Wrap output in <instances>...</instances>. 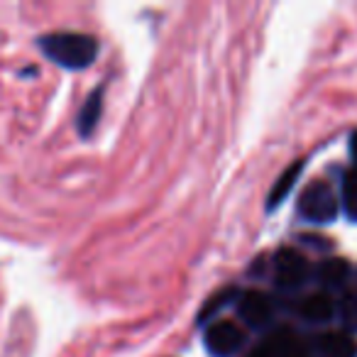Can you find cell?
<instances>
[{
	"mask_svg": "<svg viewBox=\"0 0 357 357\" xmlns=\"http://www.w3.org/2000/svg\"><path fill=\"white\" fill-rule=\"evenodd\" d=\"M40 47L54 64L64 69H86L98 54V42L79 32H54L40 40Z\"/></svg>",
	"mask_w": 357,
	"mask_h": 357,
	"instance_id": "cell-1",
	"label": "cell"
},
{
	"mask_svg": "<svg viewBox=\"0 0 357 357\" xmlns=\"http://www.w3.org/2000/svg\"><path fill=\"white\" fill-rule=\"evenodd\" d=\"M298 213L308 223H333L337 215V196L331 189L328 181H311L306 189L301 191V199H298Z\"/></svg>",
	"mask_w": 357,
	"mask_h": 357,
	"instance_id": "cell-2",
	"label": "cell"
},
{
	"mask_svg": "<svg viewBox=\"0 0 357 357\" xmlns=\"http://www.w3.org/2000/svg\"><path fill=\"white\" fill-rule=\"evenodd\" d=\"M311 267H308L306 257L296 250H279L274 257V282L282 289H298L301 284H306Z\"/></svg>",
	"mask_w": 357,
	"mask_h": 357,
	"instance_id": "cell-3",
	"label": "cell"
},
{
	"mask_svg": "<svg viewBox=\"0 0 357 357\" xmlns=\"http://www.w3.org/2000/svg\"><path fill=\"white\" fill-rule=\"evenodd\" d=\"M206 347L213 357H233L243 350L245 333L233 321H215L206 331Z\"/></svg>",
	"mask_w": 357,
	"mask_h": 357,
	"instance_id": "cell-4",
	"label": "cell"
},
{
	"mask_svg": "<svg viewBox=\"0 0 357 357\" xmlns=\"http://www.w3.org/2000/svg\"><path fill=\"white\" fill-rule=\"evenodd\" d=\"M250 357H306V347H303L301 337L289 328L272 333L267 340H262Z\"/></svg>",
	"mask_w": 357,
	"mask_h": 357,
	"instance_id": "cell-5",
	"label": "cell"
},
{
	"mask_svg": "<svg viewBox=\"0 0 357 357\" xmlns=\"http://www.w3.org/2000/svg\"><path fill=\"white\" fill-rule=\"evenodd\" d=\"M238 313L250 328H264L269 326L274 316V303L269 301L267 294L262 291H248L240 296Z\"/></svg>",
	"mask_w": 357,
	"mask_h": 357,
	"instance_id": "cell-6",
	"label": "cell"
},
{
	"mask_svg": "<svg viewBox=\"0 0 357 357\" xmlns=\"http://www.w3.org/2000/svg\"><path fill=\"white\" fill-rule=\"evenodd\" d=\"M316 352L321 357H355L357 355V342L352 340L350 333L345 331H328L321 333L313 342Z\"/></svg>",
	"mask_w": 357,
	"mask_h": 357,
	"instance_id": "cell-7",
	"label": "cell"
},
{
	"mask_svg": "<svg viewBox=\"0 0 357 357\" xmlns=\"http://www.w3.org/2000/svg\"><path fill=\"white\" fill-rule=\"evenodd\" d=\"M298 313L308 323H328L335 316V303H333V298L328 294H311V296H306L301 301Z\"/></svg>",
	"mask_w": 357,
	"mask_h": 357,
	"instance_id": "cell-8",
	"label": "cell"
},
{
	"mask_svg": "<svg viewBox=\"0 0 357 357\" xmlns=\"http://www.w3.org/2000/svg\"><path fill=\"white\" fill-rule=\"evenodd\" d=\"M347 274H350V264L340 257H328L318 264L316 279L326 289H340L347 282Z\"/></svg>",
	"mask_w": 357,
	"mask_h": 357,
	"instance_id": "cell-9",
	"label": "cell"
},
{
	"mask_svg": "<svg viewBox=\"0 0 357 357\" xmlns=\"http://www.w3.org/2000/svg\"><path fill=\"white\" fill-rule=\"evenodd\" d=\"M342 208L357 223V169H350L342 178Z\"/></svg>",
	"mask_w": 357,
	"mask_h": 357,
	"instance_id": "cell-10",
	"label": "cell"
},
{
	"mask_svg": "<svg viewBox=\"0 0 357 357\" xmlns=\"http://www.w3.org/2000/svg\"><path fill=\"white\" fill-rule=\"evenodd\" d=\"M337 313H340V321L347 331H357V289L355 291H347L345 296L340 298Z\"/></svg>",
	"mask_w": 357,
	"mask_h": 357,
	"instance_id": "cell-11",
	"label": "cell"
},
{
	"mask_svg": "<svg viewBox=\"0 0 357 357\" xmlns=\"http://www.w3.org/2000/svg\"><path fill=\"white\" fill-rule=\"evenodd\" d=\"M98 105H100V93L91 96L89 105H86L84 115H81V132H84V135H89L91 128L98 123Z\"/></svg>",
	"mask_w": 357,
	"mask_h": 357,
	"instance_id": "cell-12",
	"label": "cell"
},
{
	"mask_svg": "<svg viewBox=\"0 0 357 357\" xmlns=\"http://www.w3.org/2000/svg\"><path fill=\"white\" fill-rule=\"evenodd\" d=\"M350 157L355 159V164H357V130L352 132V137H350Z\"/></svg>",
	"mask_w": 357,
	"mask_h": 357,
	"instance_id": "cell-13",
	"label": "cell"
}]
</instances>
